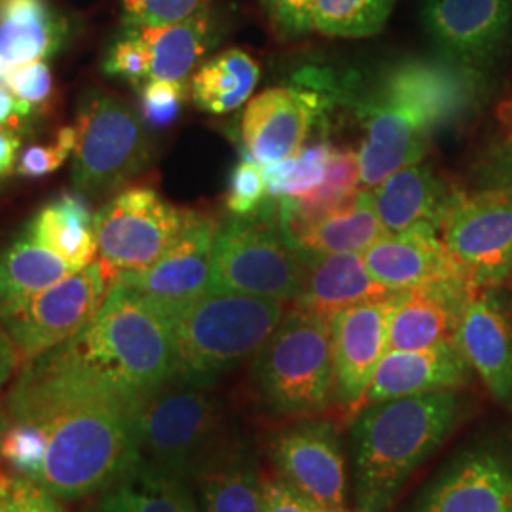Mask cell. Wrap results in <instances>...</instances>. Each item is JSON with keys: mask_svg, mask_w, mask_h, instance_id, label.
Returning <instances> with one entry per match:
<instances>
[{"mask_svg": "<svg viewBox=\"0 0 512 512\" xmlns=\"http://www.w3.org/2000/svg\"><path fill=\"white\" fill-rule=\"evenodd\" d=\"M6 406L10 420L33 421L44 431L48 446L37 484L57 499L105 492L141 461L139 404L44 357L25 363Z\"/></svg>", "mask_w": 512, "mask_h": 512, "instance_id": "1", "label": "cell"}, {"mask_svg": "<svg viewBox=\"0 0 512 512\" xmlns=\"http://www.w3.org/2000/svg\"><path fill=\"white\" fill-rule=\"evenodd\" d=\"M40 357L107 385L135 404L175 376L169 317L120 281H112L103 306L84 329Z\"/></svg>", "mask_w": 512, "mask_h": 512, "instance_id": "2", "label": "cell"}, {"mask_svg": "<svg viewBox=\"0 0 512 512\" xmlns=\"http://www.w3.org/2000/svg\"><path fill=\"white\" fill-rule=\"evenodd\" d=\"M463 406L456 389L366 404L351 429L355 511H389L408 478L454 433Z\"/></svg>", "mask_w": 512, "mask_h": 512, "instance_id": "3", "label": "cell"}, {"mask_svg": "<svg viewBox=\"0 0 512 512\" xmlns=\"http://www.w3.org/2000/svg\"><path fill=\"white\" fill-rule=\"evenodd\" d=\"M164 313L173 329V380L213 387L220 376L255 357L283 319L285 304L209 291Z\"/></svg>", "mask_w": 512, "mask_h": 512, "instance_id": "4", "label": "cell"}, {"mask_svg": "<svg viewBox=\"0 0 512 512\" xmlns=\"http://www.w3.org/2000/svg\"><path fill=\"white\" fill-rule=\"evenodd\" d=\"M141 461L196 480L234 444L228 439L226 410L211 387L171 380L135 412Z\"/></svg>", "mask_w": 512, "mask_h": 512, "instance_id": "5", "label": "cell"}, {"mask_svg": "<svg viewBox=\"0 0 512 512\" xmlns=\"http://www.w3.org/2000/svg\"><path fill=\"white\" fill-rule=\"evenodd\" d=\"M302 253L281 224L279 198L268 196L249 215L217 226L211 256V291L291 302L302 285Z\"/></svg>", "mask_w": 512, "mask_h": 512, "instance_id": "6", "label": "cell"}, {"mask_svg": "<svg viewBox=\"0 0 512 512\" xmlns=\"http://www.w3.org/2000/svg\"><path fill=\"white\" fill-rule=\"evenodd\" d=\"M253 376L262 401L275 414H321L334 395L330 321L296 306L285 311L255 355Z\"/></svg>", "mask_w": 512, "mask_h": 512, "instance_id": "7", "label": "cell"}, {"mask_svg": "<svg viewBox=\"0 0 512 512\" xmlns=\"http://www.w3.org/2000/svg\"><path fill=\"white\" fill-rule=\"evenodd\" d=\"M73 179L86 198H105L135 179L154 145L141 114L114 93L90 88L76 107Z\"/></svg>", "mask_w": 512, "mask_h": 512, "instance_id": "8", "label": "cell"}, {"mask_svg": "<svg viewBox=\"0 0 512 512\" xmlns=\"http://www.w3.org/2000/svg\"><path fill=\"white\" fill-rule=\"evenodd\" d=\"M114 275L101 260L52 287L0 304V325L25 361L61 346L84 329L103 306Z\"/></svg>", "mask_w": 512, "mask_h": 512, "instance_id": "9", "label": "cell"}, {"mask_svg": "<svg viewBox=\"0 0 512 512\" xmlns=\"http://www.w3.org/2000/svg\"><path fill=\"white\" fill-rule=\"evenodd\" d=\"M486 76L450 57H408L387 67L366 93L414 114L431 135L473 116Z\"/></svg>", "mask_w": 512, "mask_h": 512, "instance_id": "10", "label": "cell"}, {"mask_svg": "<svg viewBox=\"0 0 512 512\" xmlns=\"http://www.w3.org/2000/svg\"><path fill=\"white\" fill-rule=\"evenodd\" d=\"M196 213L179 209L150 186H131L95 213L99 260L110 274L139 272L177 241Z\"/></svg>", "mask_w": 512, "mask_h": 512, "instance_id": "11", "label": "cell"}, {"mask_svg": "<svg viewBox=\"0 0 512 512\" xmlns=\"http://www.w3.org/2000/svg\"><path fill=\"white\" fill-rule=\"evenodd\" d=\"M450 253L480 289H494L512 275V186L475 194L456 192L440 228Z\"/></svg>", "mask_w": 512, "mask_h": 512, "instance_id": "12", "label": "cell"}, {"mask_svg": "<svg viewBox=\"0 0 512 512\" xmlns=\"http://www.w3.org/2000/svg\"><path fill=\"white\" fill-rule=\"evenodd\" d=\"M408 512H512V442L476 440L450 459Z\"/></svg>", "mask_w": 512, "mask_h": 512, "instance_id": "13", "label": "cell"}, {"mask_svg": "<svg viewBox=\"0 0 512 512\" xmlns=\"http://www.w3.org/2000/svg\"><path fill=\"white\" fill-rule=\"evenodd\" d=\"M421 19L444 57L484 73L512 46V0H423Z\"/></svg>", "mask_w": 512, "mask_h": 512, "instance_id": "14", "label": "cell"}, {"mask_svg": "<svg viewBox=\"0 0 512 512\" xmlns=\"http://www.w3.org/2000/svg\"><path fill=\"white\" fill-rule=\"evenodd\" d=\"M330 97L325 88L315 84L279 86L256 95L241 118V139L247 154L260 165L294 156L304 147Z\"/></svg>", "mask_w": 512, "mask_h": 512, "instance_id": "15", "label": "cell"}, {"mask_svg": "<svg viewBox=\"0 0 512 512\" xmlns=\"http://www.w3.org/2000/svg\"><path fill=\"white\" fill-rule=\"evenodd\" d=\"M401 293L340 311L330 319L334 395L353 410L365 401L370 380L389 344V323Z\"/></svg>", "mask_w": 512, "mask_h": 512, "instance_id": "16", "label": "cell"}, {"mask_svg": "<svg viewBox=\"0 0 512 512\" xmlns=\"http://www.w3.org/2000/svg\"><path fill=\"white\" fill-rule=\"evenodd\" d=\"M272 459L289 484L319 509H342L346 499V461L336 429L327 421H304L279 433Z\"/></svg>", "mask_w": 512, "mask_h": 512, "instance_id": "17", "label": "cell"}, {"mask_svg": "<svg viewBox=\"0 0 512 512\" xmlns=\"http://www.w3.org/2000/svg\"><path fill=\"white\" fill-rule=\"evenodd\" d=\"M217 222L196 213L183 234L154 264L139 272H122L114 281L145 294L169 311L211 291V256Z\"/></svg>", "mask_w": 512, "mask_h": 512, "instance_id": "18", "label": "cell"}, {"mask_svg": "<svg viewBox=\"0 0 512 512\" xmlns=\"http://www.w3.org/2000/svg\"><path fill=\"white\" fill-rule=\"evenodd\" d=\"M482 291L473 279L437 281L403 291L389 323L387 351H423L458 344L467 304Z\"/></svg>", "mask_w": 512, "mask_h": 512, "instance_id": "19", "label": "cell"}, {"mask_svg": "<svg viewBox=\"0 0 512 512\" xmlns=\"http://www.w3.org/2000/svg\"><path fill=\"white\" fill-rule=\"evenodd\" d=\"M353 107L365 129L361 188L374 190L393 173L420 164L433 135L414 114L370 93L353 95Z\"/></svg>", "mask_w": 512, "mask_h": 512, "instance_id": "20", "label": "cell"}, {"mask_svg": "<svg viewBox=\"0 0 512 512\" xmlns=\"http://www.w3.org/2000/svg\"><path fill=\"white\" fill-rule=\"evenodd\" d=\"M363 258L370 275L395 293L437 281L473 279L431 224L389 234L365 251Z\"/></svg>", "mask_w": 512, "mask_h": 512, "instance_id": "21", "label": "cell"}, {"mask_svg": "<svg viewBox=\"0 0 512 512\" xmlns=\"http://www.w3.org/2000/svg\"><path fill=\"white\" fill-rule=\"evenodd\" d=\"M459 349L497 403L512 404V319L492 289L478 291L463 311Z\"/></svg>", "mask_w": 512, "mask_h": 512, "instance_id": "22", "label": "cell"}, {"mask_svg": "<svg viewBox=\"0 0 512 512\" xmlns=\"http://www.w3.org/2000/svg\"><path fill=\"white\" fill-rule=\"evenodd\" d=\"M300 253L304 272L294 306L321 319L397 294L370 275L361 253Z\"/></svg>", "mask_w": 512, "mask_h": 512, "instance_id": "23", "label": "cell"}, {"mask_svg": "<svg viewBox=\"0 0 512 512\" xmlns=\"http://www.w3.org/2000/svg\"><path fill=\"white\" fill-rule=\"evenodd\" d=\"M73 38V21L54 0H0V86L19 65L48 61Z\"/></svg>", "mask_w": 512, "mask_h": 512, "instance_id": "24", "label": "cell"}, {"mask_svg": "<svg viewBox=\"0 0 512 512\" xmlns=\"http://www.w3.org/2000/svg\"><path fill=\"white\" fill-rule=\"evenodd\" d=\"M469 363L458 344L423 351H387L366 389V404L452 391L469 382Z\"/></svg>", "mask_w": 512, "mask_h": 512, "instance_id": "25", "label": "cell"}, {"mask_svg": "<svg viewBox=\"0 0 512 512\" xmlns=\"http://www.w3.org/2000/svg\"><path fill=\"white\" fill-rule=\"evenodd\" d=\"M452 192L429 165L416 164L393 173L374 190V205L387 234L416 224H431L440 232Z\"/></svg>", "mask_w": 512, "mask_h": 512, "instance_id": "26", "label": "cell"}, {"mask_svg": "<svg viewBox=\"0 0 512 512\" xmlns=\"http://www.w3.org/2000/svg\"><path fill=\"white\" fill-rule=\"evenodd\" d=\"M133 29L147 46L150 57L148 80L188 82L203 57L220 42V19L211 4L192 18L173 25Z\"/></svg>", "mask_w": 512, "mask_h": 512, "instance_id": "27", "label": "cell"}, {"mask_svg": "<svg viewBox=\"0 0 512 512\" xmlns=\"http://www.w3.org/2000/svg\"><path fill=\"white\" fill-rule=\"evenodd\" d=\"M387 234L374 205V192L359 188L349 202L293 232L289 239L306 253H365Z\"/></svg>", "mask_w": 512, "mask_h": 512, "instance_id": "28", "label": "cell"}, {"mask_svg": "<svg viewBox=\"0 0 512 512\" xmlns=\"http://www.w3.org/2000/svg\"><path fill=\"white\" fill-rule=\"evenodd\" d=\"M25 230L61 256L74 272L90 266L97 255L95 215L80 192H65L46 203Z\"/></svg>", "mask_w": 512, "mask_h": 512, "instance_id": "29", "label": "cell"}, {"mask_svg": "<svg viewBox=\"0 0 512 512\" xmlns=\"http://www.w3.org/2000/svg\"><path fill=\"white\" fill-rule=\"evenodd\" d=\"M260 67L241 48H230L211 57L190 76L194 105L209 114H228L245 105L255 92Z\"/></svg>", "mask_w": 512, "mask_h": 512, "instance_id": "30", "label": "cell"}, {"mask_svg": "<svg viewBox=\"0 0 512 512\" xmlns=\"http://www.w3.org/2000/svg\"><path fill=\"white\" fill-rule=\"evenodd\" d=\"M99 512H200L186 480L139 461L103 492Z\"/></svg>", "mask_w": 512, "mask_h": 512, "instance_id": "31", "label": "cell"}, {"mask_svg": "<svg viewBox=\"0 0 512 512\" xmlns=\"http://www.w3.org/2000/svg\"><path fill=\"white\" fill-rule=\"evenodd\" d=\"M71 274L61 256L25 230L0 247V304L44 291Z\"/></svg>", "mask_w": 512, "mask_h": 512, "instance_id": "32", "label": "cell"}, {"mask_svg": "<svg viewBox=\"0 0 512 512\" xmlns=\"http://www.w3.org/2000/svg\"><path fill=\"white\" fill-rule=\"evenodd\" d=\"M196 480L205 512H264L262 475L241 448L232 446Z\"/></svg>", "mask_w": 512, "mask_h": 512, "instance_id": "33", "label": "cell"}, {"mask_svg": "<svg viewBox=\"0 0 512 512\" xmlns=\"http://www.w3.org/2000/svg\"><path fill=\"white\" fill-rule=\"evenodd\" d=\"M395 0H315L311 29L336 38H366L382 33Z\"/></svg>", "mask_w": 512, "mask_h": 512, "instance_id": "34", "label": "cell"}, {"mask_svg": "<svg viewBox=\"0 0 512 512\" xmlns=\"http://www.w3.org/2000/svg\"><path fill=\"white\" fill-rule=\"evenodd\" d=\"M336 148L327 141L302 147L294 156L262 165L268 196H304L323 183Z\"/></svg>", "mask_w": 512, "mask_h": 512, "instance_id": "35", "label": "cell"}, {"mask_svg": "<svg viewBox=\"0 0 512 512\" xmlns=\"http://www.w3.org/2000/svg\"><path fill=\"white\" fill-rule=\"evenodd\" d=\"M46 435L37 423L10 420L8 429L0 437V461L14 471V475L38 482L46 461Z\"/></svg>", "mask_w": 512, "mask_h": 512, "instance_id": "36", "label": "cell"}, {"mask_svg": "<svg viewBox=\"0 0 512 512\" xmlns=\"http://www.w3.org/2000/svg\"><path fill=\"white\" fill-rule=\"evenodd\" d=\"M103 73L124 78L131 86L141 88L150 78V57L143 38L129 25H122L110 40L103 59Z\"/></svg>", "mask_w": 512, "mask_h": 512, "instance_id": "37", "label": "cell"}, {"mask_svg": "<svg viewBox=\"0 0 512 512\" xmlns=\"http://www.w3.org/2000/svg\"><path fill=\"white\" fill-rule=\"evenodd\" d=\"M211 0H120L122 25L165 27L192 18Z\"/></svg>", "mask_w": 512, "mask_h": 512, "instance_id": "38", "label": "cell"}, {"mask_svg": "<svg viewBox=\"0 0 512 512\" xmlns=\"http://www.w3.org/2000/svg\"><path fill=\"white\" fill-rule=\"evenodd\" d=\"M141 118L148 129L169 128L183 110L186 95L190 92L188 82L148 80L141 88Z\"/></svg>", "mask_w": 512, "mask_h": 512, "instance_id": "39", "label": "cell"}, {"mask_svg": "<svg viewBox=\"0 0 512 512\" xmlns=\"http://www.w3.org/2000/svg\"><path fill=\"white\" fill-rule=\"evenodd\" d=\"M76 145V129L74 126H63L55 133L50 145H35L25 148L19 156L16 173L25 179H38L63 167L73 156Z\"/></svg>", "mask_w": 512, "mask_h": 512, "instance_id": "40", "label": "cell"}, {"mask_svg": "<svg viewBox=\"0 0 512 512\" xmlns=\"http://www.w3.org/2000/svg\"><path fill=\"white\" fill-rule=\"evenodd\" d=\"M268 200L262 165L249 154L239 160L230 175L226 205L232 215H249Z\"/></svg>", "mask_w": 512, "mask_h": 512, "instance_id": "41", "label": "cell"}, {"mask_svg": "<svg viewBox=\"0 0 512 512\" xmlns=\"http://www.w3.org/2000/svg\"><path fill=\"white\" fill-rule=\"evenodd\" d=\"M0 501L10 512H65L57 497L46 492L37 482L0 471Z\"/></svg>", "mask_w": 512, "mask_h": 512, "instance_id": "42", "label": "cell"}, {"mask_svg": "<svg viewBox=\"0 0 512 512\" xmlns=\"http://www.w3.org/2000/svg\"><path fill=\"white\" fill-rule=\"evenodd\" d=\"M4 86L14 93L19 101L37 109L50 101L54 92V78L48 61H31L14 67L6 76Z\"/></svg>", "mask_w": 512, "mask_h": 512, "instance_id": "43", "label": "cell"}, {"mask_svg": "<svg viewBox=\"0 0 512 512\" xmlns=\"http://www.w3.org/2000/svg\"><path fill=\"white\" fill-rule=\"evenodd\" d=\"M315 0H260V6L274 25L277 35L287 40L306 37L311 29V10Z\"/></svg>", "mask_w": 512, "mask_h": 512, "instance_id": "44", "label": "cell"}, {"mask_svg": "<svg viewBox=\"0 0 512 512\" xmlns=\"http://www.w3.org/2000/svg\"><path fill=\"white\" fill-rule=\"evenodd\" d=\"M264 512H315L310 499L300 494L283 476H262Z\"/></svg>", "mask_w": 512, "mask_h": 512, "instance_id": "45", "label": "cell"}, {"mask_svg": "<svg viewBox=\"0 0 512 512\" xmlns=\"http://www.w3.org/2000/svg\"><path fill=\"white\" fill-rule=\"evenodd\" d=\"M35 107L19 101L6 86H0V126H8L19 131L21 122L35 114Z\"/></svg>", "mask_w": 512, "mask_h": 512, "instance_id": "46", "label": "cell"}, {"mask_svg": "<svg viewBox=\"0 0 512 512\" xmlns=\"http://www.w3.org/2000/svg\"><path fill=\"white\" fill-rule=\"evenodd\" d=\"M19 148H21V139L18 131L8 126H0V179L16 171Z\"/></svg>", "mask_w": 512, "mask_h": 512, "instance_id": "47", "label": "cell"}, {"mask_svg": "<svg viewBox=\"0 0 512 512\" xmlns=\"http://www.w3.org/2000/svg\"><path fill=\"white\" fill-rule=\"evenodd\" d=\"M19 351L8 332L0 325V389L8 384L18 370Z\"/></svg>", "mask_w": 512, "mask_h": 512, "instance_id": "48", "label": "cell"}, {"mask_svg": "<svg viewBox=\"0 0 512 512\" xmlns=\"http://www.w3.org/2000/svg\"><path fill=\"white\" fill-rule=\"evenodd\" d=\"M501 165H503V169H501V173H503V179L507 181V184H511L512 186V147L501 156Z\"/></svg>", "mask_w": 512, "mask_h": 512, "instance_id": "49", "label": "cell"}, {"mask_svg": "<svg viewBox=\"0 0 512 512\" xmlns=\"http://www.w3.org/2000/svg\"><path fill=\"white\" fill-rule=\"evenodd\" d=\"M8 425H10V416H8V410L0 408V437H2V433L8 429Z\"/></svg>", "mask_w": 512, "mask_h": 512, "instance_id": "50", "label": "cell"}, {"mask_svg": "<svg viewBox=\"0 0 512 512\" xmlns=\"http://www.w3.org/2000/svg\"><path fill=\"white\" fill-rule=\"evenodd\" d=\"M315 512H346L344 509H329V511H325V509H317Z\"/></svg>", "mask_w": 512, "mask_h": 512, "instance_id": "51", "label": "cell"}, {"mask_svg": "<svg viewBox=\"0 0 512 512\" xmlns=\"http://www.w3.org/2000/svg\"><path fill=\"white\" fill-rule=\"evenodd\" d=\"M0 512H10L8 509H6V505L0 501Z\"/></svg>", "mask_w": 512, "mask_h": 512, "instance_id": "52", "label": "cell"}, {"mask_svg": "<svg viewBox=\"0 0 512 512\" xmlns=\"http://www.w3.org/2000/svg\"><path fill=\"white\" fill-rule=\"evenodd\" d=\"M511 281H512V275H511Z\"/></svg>", "mask_w": 512, "mask_h": 512, "instance_id": "53", "label": "cell"}]
</instances>
